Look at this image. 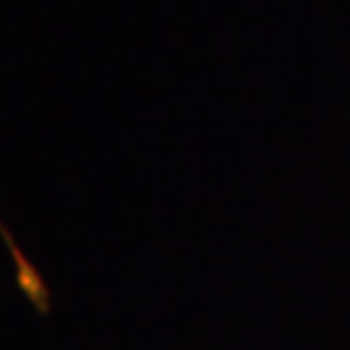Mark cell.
Instances as JSON below:
<instances>
[{
    "instance_id": "cell-1",
    "label": "cell",
    "mask_w": 350,
    "mask_h": 350,
    "mask_svg": "<svg viewBox=\"0 0 350 350\" xmlns=\"http://www.w3.org/2000/svg\"><path fill=\"white\" fill-rule=\"evenodd\" d=\"M0 237H3L5 247L11 252L13 262H16V286H18V291L31 301V306H34L39 314L47 317V314H50V288L44 283V278L39 275L37 267L26 260V254L21 252V247L16 244V239H13V234L5 228V224H0Z\"/></svg>"
},
{
    "instance_id": "cell-2",
    "label": "cell",
    "mask_w": 350,
    "mask_h": 350,
    "mask_svg": "<svg viewBox=\"0 0 350 350\" xmlns=\"http://www.w3.org/2000/svg\"><path fill=\"white\" fill-rule=\"evenodd\" d=\"M0 224H3V221H0Z\"/></svg>"
}]
</instances>
